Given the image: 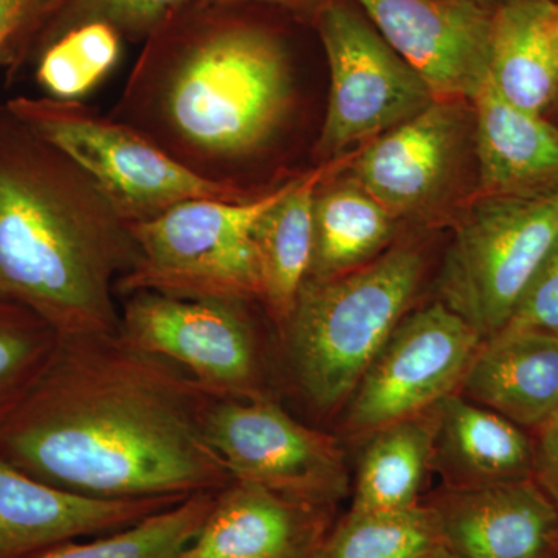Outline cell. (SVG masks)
Here are the masks:
<instances>
[{
	"instance_id": "1",
	"label": "cell",
	"mask_w": 558,
	"mask_h": 558,
	"mask_svg": "<svg viewBox=\"0 0 558 558\" xmlns=\"http://www.w3.org/2000/svg\"><path fill=\"white\" fill-rule=\"evenodd\" d=\"M213 396L119 330L61 337L0 418V459L40 483L101 499L189 498L230 473L209 446Z\"/></svg>"
},
{
	"instance_id": "2",
	"label": "cell",
	"mask_w": 558,
	"mask_h": 558,
	"mask_svg": "<svg viewBox=\"0 0 558 558\" xmlns=\"http://www.w3.org/2000/svg\"><path fill=\"white\" fill-rule=\"evenodd\" d=\"M156 33L113 120L199 178L236 186L233 171L266 153L295 109L284 44L259 25L211 14Z\"/></svg>"
},
{
	"instance_id": "3",
	"label": "cell",
	"mask_w": 558,
	"mask_h": 558,
	"mask_svg": "<svg viewBox=\"0 0 558 558\" xmlns=\"http://www.w3.org/2000/svg\"><path fill=\"white\" fill-rule=\"evenodd\" d=\"M0 135V299L61 337L119 330L116 284L138 248L94 180L24 124Z\"/></svg>"
},
{
	"instance_id": "4",
	"label": "cell",
	"mask_w": 558,
	"mask_h": 558,
	"mask_svg": "<svg viewBox=\"0 0 558 558\" xmlns=\"http://www.w3.org/2000/svg\"><path fill=\"white\" fill-rule=\"evenodd\" d=\"M411 245L381 253L366 266L330 279H306L281 330L300 391L322 413L351 398L387 343L424 274Z\"/></svg>"
},
{
	"instance_id": "5",
	"label": "cell",
	"mask_w": 558,
	"mask_h": 558,
	"mask_svg": "<svg viewBox=\"0 0 558 558\" xmlns=\"http://www.w3.org/2000/svg\"><path fill=\"white\" fill-rule=\"evenodd\" d=\"M286 183L248 201L182 202L156 218L130 223L138 258L117 281V295L154 292L190 300H260L253 233Z\"/></svg>"
},
{
	"instance_id": "6",
	"label": "cell",
	"mask_w": 558,
	"mask_h": 558,
	"mask_svg": "<svg viewBox=\"0 0 558 558\" xmlns=\"http://www.w3.org/2000/svg\"><path fill=\"white\" fill-rule=\"evenodd\" d=\"M558 240V183L487 194L459 218L439 277L440 301L484 340L508 325Z\"/></svg>"
},
{
	"instance_id": "7",
	"label": "cell",
	"mask_w": 558,
	"mask_h": 558,
	"mask_svg": "<svg viewBox=\"0 0 558 558\" xmlns=\"http://www.w3.org/2000/svg\"><path fill=\"white\" fill-rule=\"evenodd\" d=\"M9 109L86 172L128 223L156 218L186 201L242 202L267 193L202 179L128 124L98 116L80 101L21 97Z\"/></svg>"
},
{
	"instance_id": "8",
	"label": "cell",
	"mask_w": 558,
	"mask_h": 558,
	"mask_svg": "<svg viewBox=\"0 0 558 558\" xmlns=\"http://www.w3.org/2000/svg\"><path fill=\"white\" fill-rule=\"evenodd\" d=\"M317 24L330 75L328 108L315 143L322 163L379 137L436 100L416 70L344 3H326Z\"/></svg>"
},
{
	"instance_id": "9",
	"label": "cell",
	"mask_w": 558,
	"mask_h": 558,
	"mask_svg": "<svg viewBox=\"0 0 558 558\" xmlns=\"http://www.w3.org/2000/svg\"><path fill=\"white\" fill-rule=\"evenodd\" d=\"M247 304L135 292L124 296L119 333L140 351L179 366L213 398H267Z\"/></svg>"
},
{
	"instance_id": "10",
	"label": "cell",
	"mask_w": 558,
	"mask_h": 558,
	"mask_svg": "<svg viewBox=\"0 0 558 558\" xmlns=\"http://www.w3.org/2000/svg\"><path fill=\"white\" fill-rule=\"evenodd\" d=\"M204 432L233 481L328 509L347 495V468L336 439L301 424L269 396L213 398Z\"/></svg>"
},
{
	"instance_id": "11",
	"label": "cell",
	"mask_w": 558,
	"mask_h": 558,
	"mask_svg": "<svg viewBox=\"0 0 558 558\" xmlns=\"http://www.w3.org/2000/svg\"><path fill=\"white\" fill-rule=\"evenodd\" d=\"M483 341L442 301L405 315L352 392L344 425L373 435L435 409L461 385Z\"/></svg>"
},
{
	"instance_id": "12",
	"label": "cell",
	"mask_w": 558,
	"mask_h": 558,
	"mask_svg": "<svg viewBox=\"0 0 558 558\" xmlns=\"http://www.w3.org/2000/svg\"><path fill=\"white\" fill-rule=\"evenodd\" d=\"M472 134L470 101L435 100L359 149L349 178L396 219L416 218L447 197Z\"/></svg>"
},
{
	"instance_id": "13",
	"label": "cell",
	"mask_w": 558,
	"mask_h": 558,
	"mask_svg": "<svg viewBox=\"0 0 558 558\" xmlns=\"http://www.w3.org/2000/svg\"><path fill=\"white\" fill-rule=\"evenodd\" d=\"M436 100L472 101L488 80L497 10L473 0H357Z\"/></svg>"
},
{
	"instance_id": "14",
	"label": "cell",
	"mask_w": 558,
	"mask_h": 558,
	"mask_svg": "<svg viewBox=\"0 0 558 558\" xmlns=\"http://www.w3.org/2000/svg\"><path fill=\"white\" fill-rule=\"evenodd\" d=\"M428 506L454 558H558V509L534 478L447 487Z\"/></svg>"
},
{
	"instance_id": "15",
	"label": "cell",
	"mask_w": 558,
	"mask_h": 558,
	"mask_svg": "<svg viewBox=\"0 0 558 558\" xmlns=\"http://www.w3.org/2000/svg\"><path fill=\"white\" fill-rule=\"evenodd\" d=\"M185 498L101 499L61 490L0 459V558L131 526Z\"/></svg>"
},
{
	"instance_id": "16",
	"label": "cell",
	"mask_w": 558,
	"mask_h": 558,
	"mask_svg": "<svg viewBox=\"0 0 558 558\" xmlns=\"http://www.w3.org/2000/svg\"><path fill=\"white\" fill-rule=\"evenodd\" d=\"M332 509L231 481L182 558H315Z\"/></svg>"
},
{
	"instance_id": "17",
	"label": "cell",
	"mask_w": 558,
	"mask_h": 558,
	"mask_svg": "<svg viewBox=\"0 0 558 558\" xmlns=\"http://www.w3.org/2000/svg\"><path fill=\"white\" fill-rule=\"evenodd\" d=\"M462 396L519 427L558 413V336L501 330L483 341L461 381Z\"/></svg>"
},
{
	"instance_id": "18",
	"label": "cell",
	"mask_w": 558,
	"mask_h": 558,
	"mask_svg": "<svg viewBox=\"0 0 558 558\" xmlns=\"http://www.w3.org/2000/svg\"><path fill=\"white\" fill-rule=\"evenodd\" d=\"M478 167L476 196L558 183V124L502 97L490 80L470 101Z\"/></svg>"
},
{
	"instance_id": "19",
	"label": "cell",
	"mask_w": 558,
	"mask_h": 558,
	"mask_svg": "<svg viewBox=\"0 0 558 558\" xmlns=\"http://www.w3.org/2000/svg\"><path fill=\"white\" fill-rule=\"evenodd\" d=\"M436 416L432 465L449 488L532 478L534 444L509 418L454 392L436 407Z\"/></svg>"
},
{
	"instance_id": "20",
	"label": "cell",
	"mask_w": 558,
	"mask_h": 558,
	"mask_svg": "<svg viewBox=\"0 0 558 558\" xmlns=\"http://www.w3.org/2000/svg\"><path fill=\"white\" fill-rule=\"evenodd\" d=\"M347 165V154L318 168L293 175L281 196L260 216L255 247L260 271V301L279 330L288 325L314 250V201L323 180Z\"/></svg>"
},
{
	"instance_id": "21",
	"label": "cell",
	"mask_w": 558,
	"mask_h": 558,
	"mask_svg": "<svg viewBox=\"0 0 558 558\" xmlns=\"http://www.w3.org/2000/svg\"><path fill=\"white\" fill-rule=\"evenodd\" d=\"M328 179L315 194L314 250L307 279L340 277L379 258L398 226V219L354 179L336 183Z\"/></svg>"
},
{
	"instance_id": "22",
	"label": "cell",
	"mask_w": 558,
	"mask_h": 558,
	"mask_svg": "<svg viewBox=\"0 0 558 558\" xmlns=\"http://www.w3.org/2000/svg\"><path fill=\"white\" fill-rule=\"evenodd\" d=\"M545 0H508L494 14L488 80L512 105L548 116L558 97V54Z\"/></svg>"
},
{
	"instance_id": "23",
	"label": "cell",
	"mask_w": 558,
	"mask_h": 558,
	"mask_svg": "<svg viewBox=\"0 0 558 558\" xmlns=\"http://www.w3.org/2000/svg\"><path fill=\"white\" fill-rule=\"evenodd\" d=\"M436 407L371 435L360 458L351 510H400L421 505L418 490L435 450Z\"/></svg>"
},
{
	"instance_id": "24",
	"label": "cell",
	"mask_w": 558,
	"mask_h": 558,
	"mask_svg": "<svg viewBox=\"0 0 558 558\" xmlns=\"http://www.w3.org/2000/svg\"><path fill=\"white\" fill-rule=\"evenodd\" d=\"M218 492L191 495L131 526L89 542L57 543L22 558H182L207 521Z\"/></svg>"
},
{
	"instance_id": "25",
	"label": "cell",
	"mask_w": 558,
	"mask_h": 558,
	"mask_svg": "<svg viewBox=\"0 0 558 558\" xmlns=\"http://www.w3.org/2000/svg\"><path fill=\"white\" fill-rule=\"evenodd\" d=\"M428 505L400 510H349L328 532L315 558H421L440 548Z\"/></svg>"
},
{
	"instance_id": "26",
	"label": "cell",
	"mask_w": 558,
	"mask_h": 558,
	"mask_svg": "<svg viewBox=\"0 0 558 558\" xmlns=\"http://www.w3.org/2000/svg\"><path fill=\"white\" fill-rule=\"evenodd\" d=\"M121 35L106 22L62 32L43 51L36 78L50 98L80 101L119 62Z\"/></svg>"
},
{
	"instance_id": "27",
	"label": "cell",
	"mask_w": 558,
	"mask_h": 558,
	"mask_svg": "<svg viewBox=\"0 0 558 558\" xmlns=\"http://www.w3.org/2000/svg\"><path fill=\"white\" fill-rule=\"evenodd\" d=\"M61 336L46 319L0 299V418L46 368Z\"/></svg>"
},
{
	"instance_id": "28",
	"label": "cell",
	"mask_w": 558,
	"mask_h": 558,
	"mask_svg": "<svg viewBox=\"0 0 558 558\" xmlns=\"http://www.w3.org/2000/svg\"><path fill=\"white\" fill-rule=\"evenodd\" d=\"M191 2L193 0H65L64 13L50 40L86 22H106L121 36L143 38L159 31L175 11Z\"/></svg>"
},
{
	"instance_id": "29",
	"label": "cell",
	"mask_w": 558,
	"mask_h": 558,
	"mask_svg": "<svg viewBox=\"0 0 558 558\" xmlns=\"http://www.w3.org/2000/svg\"><path fill=\"white\" fill-rule=\"evenodd\" d=\"M502 330H534L558 336V240L529 281Z\"/></svg>"
},
{
	"instance_id": "30",
	"label": "cell",
	"mask_w": 558,
	"mask_h": 558,
	"mask_svg": "<svg viewBox=\"0 0 558 558\" xmlns=\"http://www.w3.org/2000/svg\"><path fill=\"white\" fill-rule=\"evenodd\" d=\"M532 478L558 509V413L539 427Z\"/></svg>"
},
{
	"instance_id": "31",
	"label": "cell",
	"mask_w": 558,
	"mask_h": 558,
	"mask_svg": "<svg viewBox=\"0 0 558 558\" xmlns=\"http://www.w3.org/2000/svg\"><path fill=\"white\" fill-rule=\"evenodd\" d=\"M28 7L31 0H0V53L21 32Z\"/></svg>"
},
{
	"instance_id": "32",
	"label": "cell",
	"mask_w": 558,
	"mask_h": 558,
	"mask_svg": "<svg viewBox=\"0 0 558 558\" xmlns=\"http://www.w3.org/2000/svg\"><path fill=\"white\" fill-rule=\"evenodd\" d=\"M226 3H238V2H260L270 3V5L282 7L296 11V13H312L317 16L319 10L328 3V0H220Z\"/></svg>"
},
{
	"instance_id": "33",
	"label": "cell",
	"mask_w": 558,
	"mask_h": 558,
	"mask_svg": "<svg viewBox=\"0 0 558 558\" xmlns=\"http://www.w3.org/2000/svg\"><path fill=\"white\" fill-rule=\"evenodd\" d=\"M64 2L65 0H31L27 17H25L21 32L24 31V28H32L36 21L51 13V11L60 9ZM20 33H17V35H20Z\"/></svg>"
},
{
	"instance_id": "34",
	"label": "cell",
	"mask_w": 558,
	"mask_h": 558,
	"mask_svg": "<svg viewBox=\"0 0 558 558\" xmlns=\"http://www.w3.org/2000/svg\"><path fill=\"white\" fill-rule=\"evenodd\" d=\"M543 20L546 31L558 54V0H545L543 3Z\"/></svg>"
},
{
	"instance_id": "35",
	"label": "cell",
	"mask_w": 558,
	"mask_h": 558,
	"mask_svg": "<svg viewBox=\"0 0 558 558\" xmlns=\"http://www.w3.org/2000/svg\"><path fill=\"white\" fill-rule=\"evenodd\" d=\"M421 558H454L451 556L449 550L444 548V546H440V548L433 550V553L427 554V556L421 557Z\"/></svg>"
},
{
	"instance_id": "36",
	"label": "cell",
	"mask_w": 558,
	"mask_h": 558,
	"mask_svg": "<svg viewBox=\"0 0 558 558\" xmlns=\"http://www.w3.org/2000/svg\"><path fill=\"white\" fill-rule=\"evenodd\" d=\"M473 2H478L481 5H486L492 10H497L498 7H501L502 3L508 2V0H473Z\"/></svg>"
},
{
	"instance_id": "37",
	"label": "cell",
	"mask_w": 558,
	"mask_h": 558,
	"mask_svg": "<svg viewBox=\"0 0 558 558\" xmlns=\"http://www.w3.org/2000/svg\"><path fill=\"white\" fill-rule=\"evenodd\" d=\"M553 112H556L558 116V97H557L556 102H554L553 109L549 110L548 116H549V113H553ZM554 123L558 124V121H554Z\"/></svg>"
}]
</instances>
